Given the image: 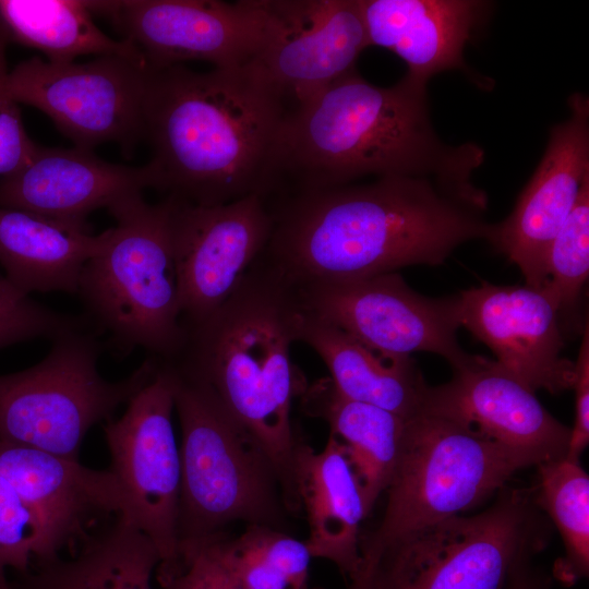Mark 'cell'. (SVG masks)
Listing matches in <instances>:
<instances>
[{
    "instance_id": "obj_1",
    "label": "cell",
    "mask_w": 589,
    "mask_h": 589,
    "mask_svg": "<svg viewBox=\"0 0 589 589\" xmlns=\"http://www.w3.org/2000/svg\"><path fill=\"white\" fill-rule=\"evenodd\" d=\"M262 256L292 285L442 265L461 244L489 242L486 194L472 181L386 176L279 195Z\"/></svg>"
},
{
    "instance_id": "obj_2",
    "label": "cell",
    "mask_w": 589,
    "mask_h": 589,
    "mask_svg": "<svg viewBox=\"0 0 589 589\" xmlns=\"http://www.w3.org/2000/svg\"><path fill=\"white\" fill-rule=\"evenodd\" d=\"M287 112L250 67H149L144 137L152 146L153 189L195 205L271 200Z\"/></svg>"
},
{
    "instance_id": "obj_3",
    "label": "cell",
    "mask_w": 589,
    "mask_h": 589,
    "mask_svg": "<svg viewBox=\"0 0 589 589\" xmlns=\"http://www.w3.org/2000/svg\"><path fill=\"white\" fill-rule=\"evenodd\" d=\"M484 151L450 145L431 121L426 84L404 75L381 87L357 70L287 112L277 151V193L386 176L472 181Z\"/></svg>"
},
{
    "instance_id": "obj_4",
    "label": "cell",
    "mask_w": 589,
    "mask_h": 589,
    "mask_svg": "<svg viewBox=\"0 0 589 589\" xmlns=\"http://www.w3.org/2000/svg\"><path fill=\"white\" fill-rule=\"evenodd\" d=\"M301 320L297 288L261 255L218 309L184 326L183 350L170 361L208 386L257 441L275 467L290 514L301 509L291 406L308 383L290 357Z\"/></svg>"
},
{
    "instance_id": "obj_5",
    "label": "cell",
    "mask_w": 589,
    "mask_h": 589,
    "mask_svg": "<svg viewBox=\"0 0 589 589\" xmlns=\"http://www.w3.org/2000/svg\"><path fill=\"white\" fill-rule=\"evenodd\" d=\"M108 212L117 224L80 278L86 318L108 336L118 354L143 348L161 361H175L187 330L172 243V200L149 204L140 194Z\"/></svg>"
},
{
    "instance_id": "obj_6",
    "label": "cell",
    "mask_w": 589,
    "mask_h": 589,
    "mask_svg": "<svg viewBox=\"0 0 589 589\" xmlns=\"http://www.w3.org/2000/svg\"><path fill=\"white\" fill-rule=\"evenodd\" d=\"M171 364L182 437L178 544L236 521L283 530L288 510L264 449L208 386Z\"/></svg>"
},
{
    "instance_id": "obj_7",
    "label": "cell",
    "mask_w": 589,
    "mask_h": 589,
    "mask_svg": "<svg viewBox=\"0 0 589 589\" xmlns=\"http://www.w3.org/2000/svg\"><path fill=\"white\" fill-rule=\"evenodd\" d=\"M531 466H538L532 457L444 417L407 419L383 518L360 537L362 563L414 530L477 506Z\"/></svg>"
},
{
    "instance_id": "obj_8",
    "label": "cell",
    "mask_w": 589,
    "mask_h": 589,
    "mask_svg": "<svg viewBox=\"0 0 589 589\" xmlns=\"http://www.w3.org/2000/svg\"><path fill=\"white\" fill-rule=\"evenodd\" d=\"M549 531L532 490L504 486L480 514L414 530L362 564L378 589H506L546 546Z\"/></svg>"
},
{
    "instance_id": "obj_9",
    "label": "cell",
    "mask_w": 589,
    "mask_h": 589,
    "mask_svg": "<svg viewBox=\"0 0 589 589\" xmlns=\"http://www.w3.org/2000/svg\"><path fill=\"white\" fill-rule=\"evenodd\" d=\"M100 350L91 328H82L53 339L35 365L0 375V440L79 460L88 430L112 419L159 361L147 358L125 378L110 382L97 369Z\"/></svg>"
},
{
    "instance_id": "obj_10",
    "label": "cell",
    "mask_w": 589,
    "mask_h": 589,
    "mask_svg": "<svg viewBox=\"0 0 589 589\" xmlns=\"http://www.w3.org/2000/svg\"><path fill=\"white\" fill-rule=\"evenodd\" d=\"M149 65L120 56L83 63L32 58L3 82L8 95L45 112L76 147L113 142L132 148L144 137Z\"/></svg>"
},
{
    "instance_id": "obj_11",
    "label": "cell",
    "mask_w": 589,
    "mask_h": 589,
    "mask_svg": "<svg viewBox=\"0 0 589 589\" xmlns=\"http://www.w3.org/2000/svg\"><path fill=\"white\" fill-rule=\"evenodd\" d=\"M173 388V366L159 360L154 376L131 397L122 416L103 428L109 470L127 503L123 518L154 543L161 564L175 561L178 551L181 464L171 421Z\"/></svg>"
},
{
    "instance_id": "obj_12",
    "label": "cell",
    "mask_w": 589,
    "mask_h": 589,
    "mask_svg": "<svg viewBox=\"0 0 589 589\" xmlns=\"http://www.w3.org/2000/svg\"><path fill=\"white\" fill-rule=\"evenodd\" d=\"M146 59L160 69L204 61L214 69L249 67L257 56L268 22L266 0L86 1Z\"/></svg>"
},
{
    "instance_id": "obj_13",
    "label": "cell",
    "mask_w": 589,
    "mask_h": 589,
    "mask_svg": "<svg viewBox=\"0 0 589 589\" xmlns=\"http://www.w3.org/2000/svg\"><path fill=\"white\" fill-rule=\"evenodd\" d=\"M294 287L305 311L373 349L395 356L431 352L450 366L468 353L457 340L455 296H423L397 272Z\"/></svg>"
},
{
    "instance_id": "obj_14",
    "label": "cell",
    "mask_w": 589,
    "mask_h": 589,
    "mask_svg": "<svg viewBox=\"0 0 589 589\" xmlns=\"http://www.w3.org/2000/svg\"><path fill=\"white\" fill-rule=\"evenodd\" d=\"M171 200L181 320L189 326L232 294L266 250L274 218L268 201L260 195L218 205Z\"/></svg>"
},
{
    "instance_id": "obj_15",
    "label": "cell",
    "mask_w": 589,
    "mask_h": 589,
    "mask_svg": "<svg viewBox=\"0 0 589 589\" xmlns=\"http://www.w3.org/2000/svg\"><path fill=\"white\" fill-rule=\"evenodd\" d=\"M263 45L249 65L288 111L356 70L370 47L360 0H266Z\"/></svg>"
},
{
    "instance_id": "obj_16",
    "label": "cell",
    "mask_w": 589,
    "mask_h": 589,
    "mask_svg": "<svg viewBox=\"0 0 589 589\" xmlns=\"http://www.w3.org/2000/svg\"><path fill=\"white\" fill-rule=\"evenodd\" d=\"M455 308L459 326L533 392L572 389L575 362L563 356L561 313L546 285L485 283L455 294Z\"/></svg>"
},
{
    "instance_id": "obj_17",
    "label": "cell",
    "mask_w": 589,
    "mask_h": 589,
    "mask_svg": "<svg viewBox=\"0 0 589 589\" xmlns=\"http://www.w3.org/2000/svg\"><path fill=\"white\" fill-rule=\"evenodd\" d=\"M569 117L550 130L545 152L514 209L493 224L489 243L515 264L525 285L545 286L549 247L589 181V100L568 98Z\"/></svg>"
},
{
    "instance_id": "obj_18",
    "label": "cell",
    "mask_w": 589,
    "mask_h": 589,
    "mask_svg": "<svg viewBox=\"0 0 589 589\" xmlns=\"http://www.w3.org/2000/svg\"><path fill=\"white\" fill-rule=\"evenodd\" d=\"M450 368L449 381L428 386L421 412L455 421L532 457L538 465L566 457L570 428L555 419L536 392L495 360L467 353Z\"/></svg>"
},
{
    "instance_id": "obj_19",
    "label": "cell",
    "mask_w": 589,
    "mask_h": 589,
    "mask_svg": "<svg viewBox=\"0 0 589 589\" xmlns=\"http://www.w3.org/2000/svg\"><path fill=\"white\" fill-rule=\"evenodd\" d=\"M146 188L153 189L147 164L130 167L100 159L91 149L37 145L23 166L0 179V207L86 223L89 213L109 209Z\"/></svg>"
},
{
    "instance_id": "obj_20",
    "label": "cell",
    "mask_w": 589,
    "mask_h": 589,
    "mask_svg": "<svg viewBox=\"0 0 589 589\" xmlns=\"http://www.w3.org/2000/svg\"><path fill=\"white\" fill-rule=\"evenodd\" d=\"M0 476L39 516L59 553L86 539L97 517L127 515L124 495L109 469L95 470L79 460L0 440Z\"/></svg>"
},
{
    "instance_id": "obj_21",
    "label": "cell",
    "mask_w": 589,
    "mask_h": 589,
    "mask_svg": "<svg viewBox=\"0 0 589 589\" xmlns=\"http://www.w3.org/2000/svg\"><path fill=\"white\" fill-rule=\"evenodd\" d=\"M370 46L385 48L407 65L406 76L428 85L445 71H462L490 88L464 59L466 45L491 14L479 0H360Z\"/></svg>"
},
{
    "instance_id": "obj_22",
    "label": "cell",
    "mask_w": 589,
    "mask_h": 589,
    "mask_svg": "<svg viewBox=\"0 0 589 589\" xmlns=\"http://www.w3.org/2000/svg\"><path fill=\"white\" fill-rule=\"evenodd\" d=\"M293 474L311 556L332 562L350 580L362 565L360 525L368 512L344 445L329 434L324 449L315 452L299 436Z\"/></svg>"
},
{
    "instance_id": "obj_23",
    "label": "cell",
    "mask_w": 589,
    "mask_h": 589,
    "mask_svg": "<svg viewBox=\"0 0 589 589\" xmlns=\"http://www.w3.org/2000/svg\"><path fill=\"white\" fill-rule=\"evenodd\" d=\"M299 341L323 360L341 395L405 419L421 412L429 384L411 356L373 349L303 308Z\"/></svg>"
},
{
    "instance_id": "obj_24",
    "label": "cell",
    "mask_w": 589,
    "mask_h": 589,
    "mask_svg": "<svg viewBox=\"0 0 589 589\" xmlns=\"http://www.w3.org/2000/svg\"><path fill=\"white\" fill-rule=\"evenodd\" d=\"M86 223L0 207V266L21 291L77 293L85 264L104 245Z\"/></svg>"
},
{
    "instance_id": "obj_25",
    "label": "cell",
    "mask_w": 589,
    "mask_h": 589,
    "mask_svg": "<svg viewBox=\"0 0 589 589\" xmlns=\"http://www.w3.org/2000/svg\"><path fill=\"white\" fill-rule=\"evenodd\" d=\"M300 400L344 445L369 515L392 479L407 419L341 395L329 377L308 384Z\"/></svg>"
},
{
    "instance_id": "obj_26",
    "label": "cell",
    "mask_w": 589,
    "mask_h": 589,
    "mask_svg": "<svg viewBox=\"0 0 589 589\" xmlns=\"http://www.w3.org/2000/svg\"><path fill=\"white\" fill-rule=\"evenodd\" d=\"M160 562L154 543L118 516L104 531L88 536L71 558L34 564L15 589H153Z\"/></svg>"
},
{
    "instance_id": "obj_27",
    "label": "cell",
    "mask_w": 589,
    "mask_h": 589,
    "mask_svg": "<svg viewBox=\"0 0 589 589\" xmlns=\"http://www.w3.org/2000/svg\"><path fill=\"white\" fill-rule=\"evenodd\" d=\"M0 24L9 43L39 50L49 62L69 63L88 55L147 62L131 43L106 35L86 1L0 0Z\"/></svg>"
},
{
    "instance_id": "obj_28",
    "label": "cell",
    "mask_w": 589,
    "mask_h": 589,
    "mask_svg": "<svg viewBox=\"0 0 589 589\" xmlns=\"http://www.w3.org/2000/svg\"><path fill=\"white\" fill-rule=\"evenodd\" d=\"M537 469L534 504L548 514L565 548L554 577L570 586L589 573V477L579 460L567 457L544 461Z\"/></svg>"
},
{
    "instance_id": "obj_29",
    "label": "cell",
    "mask_w": 589,
    "mask_h": 589,
    "mask_svg": "<svg viewBox=\"0 0 589 589\" xmlns=\"http://www.w3.org/2000/svg\"><path fill=\"white\" fill-rule=\"evenodd\" d=\"M217 548L224 564L244 589H309L313 557L304 541L284 530L247 525L236 538L220 532Z\"/></svg>"
},
{
    "instance_id": "obj_30",
    "label": "cell",
    "mask_w": 589,
    "mask_h": 589,
    "mask_svg": "<svg viewBox=\"0 0 589 589\" xmlns=\"http://www.w3.org/2000/svg\"><path fill=\"white\" fill-rule=\"evenodd\" d=\"M544 272L561 318L566 317L575 311L589 276V181L549 247Z\"/></svg>"
},
{
    "instance_id": "obj_31",
    "label": "cell",
    "mask_w": 589,
    "mask_h": 589,
    "mask_svg": "<svg viewBox=\"0 0 589 589\" xmlns=\"http://www.w3.org/2000/svg\"><path fill=\"white\" fill-rule=\"evenodd\" d=\"M59 554L39 516L0 476V565L25 574Z\"/></svg>"
},
{
    "instance_id": "obj_32",
    "label": "cell",
    "mask_w": 589,
    "mask_h": 589,
    "mask_svg": "<svg viewBox=\"0 0 589 589\" xmlns=\"http://www.w3.org/2000/svg\"><path fill=\"white\" fill-rule=\"evenodd\" d=\"M92 327L86 317L48 309L16 288L0 272V348L34 338L57 337Z\"/></svg>"
},
{
    "instance_id": "obj_33",
    "label": "cell",
    "mask_w": 589,
    "mask_h": 589,
    "mask_svg": "<svg viewBox=\"0 0 589 589\" xmlns=\"http://www.w3.org/2000/svg\"><path fill=\"white\" fill-rule=\"evenodd\" d=\"M219 533L180 542L175 561L156 567L160 589H244L220 558Z\"/></svg>"
},
{
    "instance_id": "obj_34",
    "label": "cell",
    "mask_w": 589,
    "mask_h": 589,
    "mask_svg": "<svg viewBox=\"0 0 589 589\" xmlns=\"http://www.w3.org/2000/svg\"><path fill=\"white\" fill-rule=\"evenodd\" d=\"M9 71L0 72V176H8L23 166L37 144L27 135L17 103L4 89Z\"/></svg>"
},
{
    "instance_id": "obj_35",
    "label": "cell",
    "mask_w": 589,
    "mask_h": 589,
    "mask_svg": "<svg viewBox=\"0 0 589 589\" xmlns=\"http://www.w3.org/2000/svg\"><path fill=\"white\" fill-rule=\"evenodd\" d=\"M575 362V420L570 428V440L566 457L579 460L589 444V329H584Z\"/></svg>"
},
{
    "instance_id": "obj_36",
    "label": "cell",
    "mask_w": 589,
    "mask_h": 589,
    "mask_svg": "<svg viewBox=\"0 0 589 589\" xmlns=\"http://www.w3.org/2000/svg\"><path fill=\"white\" fill-rule=\"evenodd\" d=\"M506 589H549V579L530 563L514 575Z\"/></svg>"
},
{
    "instance_id": "obj_37",
    "label": "cell",
    "mask_w": 589,
    "mask_h": 589,
    "mask_svg": "<svg viewBox=\"0 0 589 589\" xmlns=\"http://www.w3.org/2000/svg\"><path fill=\"white\" fill-rule=\"evenodd\" d=\"M348 589H378L370 566H361L359 573L350 579Z\"/></svg>"
},
{
    "instance_id": "obj_38",
    "label": "cell",
    "mask_w": 589,
    "mask_h": 589,
    "mask_svg": "<svg viewBox=\"0 0 589 589\" xmlns=\"http://www.w3.org/2000/svg\"><path fill=\"white\" fill-rule=\"evenodd\" d=\"M0 589H15L13 584L8 580L5 568L0 565Z\"/></svg>"
}]
</instances>
